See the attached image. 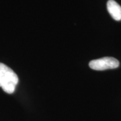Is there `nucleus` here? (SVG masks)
Masks as SVG:
<instances>
[{"label":"nucleus","instance_id":"2","mask_svg":"<svg viewBox=\"0 0 121 121\" xmlns=\"http://www.w3.org/2000/svg\"><path fill=\"white\" fill-rule=\"evenodd\" d=\"M91 69L96 71L116 69L119 66V62L117 59L106 56L91 60L89 63Z\"/></svg>","mask_w":121,"mask_h":121},{"label":"nucleus","instance_id":"3","mask_svg":"<svg viewBox=\"0 0 121 121\" xmlns=\"http://www.w3.org/2000/svg\"><path fill=\"white\" fill-rule=\"evenodd\" d=\"M107 9L110 16L117 21L121 20V6L114 0H108Z\"/></svg>","mask_w":121,"mask_h":121},{"label":"nucleus","instance_id":"1","mask_svg":"<svg viewBox=\"0 0 121 121\" xmlns=\"http://www.w3.org/2000/svg\"><path fill=\"white\" fill-rule=\"evenodd\" d=\"M18 83L16 73L7 65L0 63V87L8 94H12Z\"/></svg>","mask_w":121,"mask_h":121}]
</instances>
